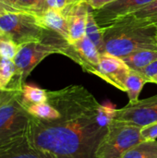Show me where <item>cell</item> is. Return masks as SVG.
<instances>
[{
	"instance_id": "6da1fadb",
	"label": "cell",
	"mask_w": 157,
	"mask_h": 158,
	"mask_svg": "<svg viewBox=\"0 0 157 158\" xmlns=\"http://www.w3.org/2000/svg\"><path fill=\"white\" fill-rule=\"evenodd\" d=\"M47 94L60 116L52 120L31 117L26 131L30 143L53 158H94L116 108L99 104L80 85Z\"/></svg>"
},
{
	"instance_id": "7a4b0ae2",
	"label": "cell",
	"mask_w": 157,
	"mask_h": 158,
	"mask_svg": "<svg viewBox=\"0 0 157 158\" xmlns=\"http://www.w3.org/2000/svg\"><path fill=\"white\" fill-rule=\"evenodd\" d=\"M104 53L124 57L141 50H157V19L122 18L102 29Z\"/></svg>"
},
{
	"instance_id": "3957f363",
	"label": "cell",
	"mask_w": 157,
	"mask_h": 158,
	"mask_svg": "<svg viewBox=\"0 0 157 158\" xmlns=\"http://www.w3.org/2000/svg\"><path fill=\"white\" fill-rule=\"evenodd\" d=\"M0 31L18 45L43 41L49 30L40 23L31 11L5 12L0 15Z\"/></svg>"
},
{
	"instance_id": "277c9868",
	"label": "cell",
	"mask_w": 157,
	"mask_h": 158,
	"mask_svg": "<svg viewBox=\"0 0 157 158\" xmlns=\"http://www.w3.org/2000/svg\"><path fill=\"white\" fill-rule=\"evenodd\" d=\"M141 130L138 126L112 119L97 147L94 158H119L130 147L143 141Z\"/></svg>"
},
{
	"instance_id": "5b68a950",
	"label": "cell",
	"mask_w": 157,
	"mask_h": 158,
	"mask_svg": "<svg viewBox=\"0 0 157 158\" xmlns=\"http://www.w3.org/2000/svg\"><path fill=\"white\" fill-rule=\"evenodd\" d=\"M68 43L62 36L54 37L52 40L32 42L19 45V51L13 59L17 69V78L24 84V80L31 70L47 56L55 53L63 54Z\"/></svg>"
},
{
	"instance_id": "8992f818",
	"label": "cell",
	"mask_w": 157,
	"mask_h": 158,
	"mask_svg": "<svg viewBox=\"0 0 157 158\" xmlns=\"http://www.w3.org/2000/svg\"><path fill=\"white\" fill-rule=\"evenodd\" d=\"M31 116L21 102V94L0 105V145L26 134Z\"/></svg>"
},
{
	"instance_id": "52a82bcc",
	"label": "cell",
	"mask_w": 157,
	"mask_h": 158,
	"mask_svg": "<svg viewBox=\"0 0 157 158\" xmlns=\"http://www.w3.org/2000/svg\"><path fill=\"white\" fill-rule=\"evenodd\" d=\"M113 119L143 128L157 121V94L115 109Z\"/></svg>"
},
{
	"instance_id": "ba28073f",
	"label": "cell",
	"mask_w": 157,
	"mask_h": 158,
	"mask_svg": "<svg viewBox=\"0 0 157 158\" xmlns=\"http://www.w3.org/2000/svg\"><path fill=\"white\" fill-rule=\"evenodd\" d=\"M152 1L154 0H117L93 10V16L99 27L104 29L122 18L132 15Z\"/></svg>"
},
{
	"instance_id": "9c48e42d",
	"label": "cell",
	"mask_w": 157,
	"mask_h": 158,
	"mask_svg": "<svg viewBox=\"0 0 157 158\" xmlns=\"http://www.w3.org/2000/svg\"><path fill=\"white\" fill-rule=\"evenodd\" d=\"M130 70V68L122 58L104 53L100 55V60L93 74L120 91L125 92V81Z\"/></svg>"
},
{
	"instance_id": "30bf717a",
	"label": "cell",
	"mask_w": 157,
	"mask_h": 158,
	"mask_svg": "<svg viewBox=\"0 0 157 158\" xmlns=\"http://www.w3.org/2000/svg\"><path fill=\"white\" fill-rule=\"evenodd\" d=\"M78 63L85 71L93 74L100 60V52L95 44L84 35L75 43L68 44L64 53Z\"/></svg>"
},
{
	"instance_id": "8fae6325",
	"label": "cell",
	"mask_w": 157,
	"mask_h": 158,
	"mask_svg": "<svg viewBox=\"0 0 157 158\" xmlns=\"http://www.w3.org/2000/svg\"><path fill=\"white\" fill-rule=\"evenodd\" d=\"M91 7L85 0L77 3H68L61 11L68 21V43L72 44L85 35L87 15Z\"/></svg>"
},
{
	"instance_id": "7c38bea8",
	"label": "cell",
	"mask_w": 157,
	"mask_h": 158,
	"mask_svg": "<svg viewBox=\"0 0 157 158\" xmlns=\"http://www.w3.org/2000/svg\"><path fill=\"white\" fill-rule=\"evenodd\" d=\"M0 158H53L33 147L26 134L0 145Z\"/></svg>"
},
{
	"instance_id": "4fadbf2b",
	"label": "cell",
	"mask_w": 157,
	"mask_h": 158,
	"mask_svg": "<svg viewBox=\"0 0 157 158\" xmlns=\"http://www.w3.org/2000/svg\"><path fill=\"white\" fill-rule=\"evenodd\" d=\"M36 15L43 28L59 34L68 42V21L61 11L56 9H46Z\"/></svg>"
},
{
	"instance_id": "5bb4252c",
	"label": "cell",
	"mask_w": 157,
	"mask_h": 158,
	"mask_svg": "<svg viewBox=\"0 0 157 158\" xmlns=\"http://www.w3.org/2000/svg\"><path fill=\"white\" fill-rule=\"evenodd\" d=\"M23 84L17 78V69L12 59L0 56V88L22 90Z\"/></svg>"
},
{
	"instance_id": "9a60e30c",
	"label": "cell",
	"mask_w": 157,
	"mask_h": 158,
	"mask_svg": "<svg viewBox=\"0 0 157 158\" xmlns=\"http://www.w3.org/2000/svg\"><path fill=\"white\" fill-rule=\"evenodd\" d=\"M130 69L140 70L157 60V50H141L122 57Z\"/></svg>"
},
{
	"instance_id": "2e32d148",
	"label": "cell",
	"mask_w": 157,
	"mask_h": 158,
	"mask_svg": "<svg viewBox=\"0 0 157 158\" xmlns=\"http://www.w3.org/2000/svg\"><path fill=\"white\" fill-rule=\"evenodd\" d=\"M119 158H157V140L142 141L127 150Z\"/></svg>"
},
{
	"instance_id": "e0dca14e",
	"label": "cell",
	"mask_w": 157,
	"mask_h": 158,
	"mask_svg": "<svg viewBox=\"0 0 157 158\" xmlns=\"http://www.w3.org/2000/svg\"><path fill=\"white\" fill-rule=\"evenodd\" d=\"M147 82V80L141 73L136 70H130L125 81V92L128 94L130 102H136L139 100V95L144 84Z\"/></svg>"
},
{
	"instance_id": "ac0fdd59",
	"label": "cell",
	"mask_w": 157,
	"mask_h": 158,
	"mask_svg": "<svg viewBox=\"0 0 157 158\" xmlns=\"http://www.w3.org/2000/svg\"><path fill=\"white\" fill-rule=\"evenodd\" d=\"M47 100H48L47 91L41 89L35 85L23 84L21 90V102L25 107L31 105L44 103L47 102Z\"/></svg>"
},
{
	"instance_id": "d6986e66",
	"label": "cell",
	"mask_w": 157,
	"mask_h": 158,
	"mask_svg": "<svg viewBox=\"0 0 157 158\" xmlns=\"http://www.w3.org/2000/svg\"><path fill=\"white\" fill-rule=\"evenodd\" d=\"M85 35L95 44V46L98 48L100 54H104L103 31L94 19L93 10L92 8L89 9L88 15H87Z\"/></svg>"
},
{
	"instance_id": "ffe728a7",
	"label": "cell",
	"mask_w": 157,
	"mask_h": 158,
	"mask_svg": "<svg viewBox=\"0 0 157 158\" xmlns=\"http://www.w3.org/2000/svg\"><path fill=\"white\" fill-rule=\"evenodd\" d=\"M26 110L31 117L42 120H52L57 118L60 116L58 110L55 106H53L48 101L44 103L28 106H26Z\"/></svg>"
},
{
	"instance_id": "44dd1931",
	"label": "cell",
	"mask_w": 157,
	"mask_h": 158,
	"mask_svg": "<svg viewBox=\"0 0 157 158\" xmlns=\"http://www.w3.org/2000/svg\"><path fill=\"white\" fill-rule=\"evenodd\" d=\"M19 45H18L16 43H14L12 40L5 38L0 40V56L8 58V59H14L18 51H19Z\"/></svg>"
},
{
	"instance_id": "7402d4cb",
	"label": "cell",
	"mask_w": 157,
	"mask_h": 158,
	"mask_svg": "<svg viewBox=\"0 0 157 158\" xmlns=\"http://www.w3.org/2000/svg\"><path fill=\"white\" fill-rule=\"evenodd\" d=\"M132 15L137 19H157V0L152 1Z\"/></svg>"
},
{
	"instance_id": "603a6c76",
	"label": "cell",
	"mask_w": 157,
	"mask_h": 158,
	"mask_svg": "<svg viewBox=\"0 0 157 158\" xmlns=\"http://www.w3.org/2000/svg\"><path fill=\"white\" fill-rule=\"evenodd\" d=\"M68 5V0H43L41 10L39 13L46 9H56L58 11H62Z\"/></svg>"
},
{
	"instance_id": "cb8c5ba5",
	"label": "cell",
	"mask_w": 157,
	"mask_h": 158,
	"mask_svg": "<svg viewBox=\"0 0 157 158\" xmlns=\"http://www.w3.org/2000/svg\"><path fill=\"white\" fill-rule=\"evenodd\" d=\"M141 135L143 141L156 140L157 139V121L151 123L141 130Z\"/></svg>"
},
{
	"instance_id": "d4e9b609",
	"label": "cell",
	"mask_w": 157,
	"mask_h": 158,
	"mask_svg": "<svg viewBox=\"0 0 157 158\" xmlns=\"http://www.w3.org/2000/svg\"><path fill=\"white\" fill-rule=\"evenodd\" d=\"M136 71L141 73L147 80V81L150 82L151 79L157 75V60L154 61L151 64H149L147 67H145L140 70H136Z\"/></svg>"
},
{
	"instance_id": "484cf974",
	"label": "cell",
	"mask_w": 157,
	"mask_h": 158,
	"mask_svg": "<svg viewBox=\"0 0 157 158\" xmlns=\"http://www.w3.org/2000/svg\"><path fill=\"white\" fill-rule=\"evenodd\" d=\"M22 6L29 9L31 12L39 13L42 6L43 0H17Z\"/></svg>"
},
{
	"instance_id": "4316f807",
	"label": "cell",
	"mask_w": 157,
	"mask_h": 158,
	"mask_svg": "<svg viewBox=\"0 0 157 158\" xmlns=\"http://www.w3.org/2000/svg\"><path fill=\"white\" fill-rule=\"evenodd\" d=\"M21 94V90H7L0 88V105Z\"/></svg>"
},
{
	"instance_id": "83f0119b",
	"label": "cell",
	"mask_w": 157,
	"mask_h": 158,
	"mask_svg": "<svg viewBox=\"0 0 157 158\" xmlns=\"http://www.w3.org/2000/svg\"><path fill=\"white\" fill-rule=\"evenodd\" d=\"M85 1L93 10H96L117 0H85Z\"/></svg>"
},
{
	"instance_id": "f1b7e54d",
	"label": "cell",
	"mask_w": 157,
	"mask_h": 158,
	"mask_svg": "<svg viewBox=\"0 0 157 158\" xmlns=\"http://www.w3.org/2000/svg\"><path fill=\"white\" fill-rule=\"evenodd\" d=\"M1 2H3L4 4L17 9V10H19V11H30L29 9L25 8L24 6H22L17 0H0Z\"/></svg>"
},
{
	"instance_id": "f546056e",
	"label": "cell",
	"mask_w": 157,
	"mask_h": 158,
	"mask_svg": "<svg viewBox=\"0 0 157 158\" xmlns=\"http://www.w3.org/2000/svg\"><path fill=\"white\" fill-rule=\"evenodd\" d=\"M0 8H3V9H5L6 11H8V12H19V10H17V9H15V8H13V7H11V6H7V5H6V4H4L3 2H1L0 1Z\"/></svg>"
},
{
	"instance_id": "4dcf8cb0",
	"label": "cell",
	"mask_w": 157,
	"mask_h": 158,
	"mask_svg": "<svg viewBox=\"0 0 157 158\" xmlns=\"http://www.w3.org/2000/svg\"><path fill=\"white\" fill-rule=\"evenodd\" d=\"M150 82H153V83H155V84H157V75L156 76H155V77H153V78L151 79Z\"/></svg>"
},
{
	"instance_id": "1f68e13d",
	"label": "cell",
	"mask_w": 157,
	"mask_h": 158,
	"mask_svg": "<svg viewBox=\"0 0 157 158\" xmlns=\"http://www.w3.org/2000/svg\"><path fill=\"white\" fill-rule=\"evenodd\" d=\"M5 38H6V37L3 34V32L0 31V40H1V39H5Z\"/></svg>"
},
{
	"instance_id": "d6a6232c",
	"label": "cell",
	"mask_w": 157,
	"mask_h": 158,
	"mask_svg": "<svg viewBox=\"0 0 157 158\" xmlns=\"http://www.w3.org/2000/svg\"><path fill=\"white\" fill-rule=\"evenodd\" d=\"M81 1H83V0H70L69 3H77V2H81Z\"/></svg>"
},
{
	"instance_id": "836d02e7",
	"label": "cell",
	"mask_w": 157,
	"mask_h": 158,
	"mask_svg": "<svg viewBox=\"0 0 157 158\" xmlns=\"http://www.w3.org/2000/svg\"><path fill=\"white\" fill-rule=\"evenodd\" d=\"M5 12H6L5 9H3V8H0V15H2V14H3V13H5ZM7 12H8V11H7Z\"/></svg>"
},
{
	"instance_id": "e575fe53",
	"label": "cell",
	"mask_w": 157,
	"mask_h": 158,
	"mask_svg": "<svg viewBox=\"0 0 157 158\" xmlns=\"http://www.w3.org/2000/svg\"><path fill=\"white\" fill-rule=\"evenodd\" d=\"M69 2H70V0H68V3H69Z\"/></svg>"
}]
</instances>
